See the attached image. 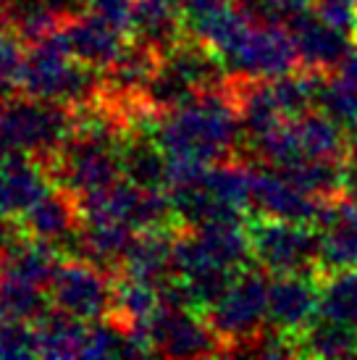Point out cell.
<instances>
[{
  "label": "cell",
  "instance_id": "cell-1",
  "mask_svg": "<svg viewBox=\"0 0 357 360\" xmlns=\"http://www.w3.org/2000/svg\"><path fill=\"white\" fill-rule=\"evenodd\" d=\"M242 119L226 87L202 92L184 108L163 113L155 129L158 142L169 155H195L208 163L237 158Z\"/></svg>",
  "mask_w": 357,
  "mask_h": 360
},
{
  "label": "cell",
  "instance_id": "cell-2",
  "mask_svg": "<svg viewBox=\"0 0 357 360\" xmlns=\"http://www.w3.org/2000/svg\"><path fill=\"white\" fill-rule=\"evenodd\" d=\"M69 140L74 110L66 103L13 95L0 105V153H24L48 166Z\"/></svg>",
  "mask_w": 357,
  "mask_h": 360
},
{
  "label": "cell",
  "instance_id": "cell-3",
  "mask_svg": "<svg viewBox=\"0 0 357 360\" xmlns=\"http://www.w3.org/2000/svg\"><path fill=\"white\" fill-rule=\"evenodd\" d=\"M247 234L252 260L273 276L318 271L320 234H316V226L255 213L247 219Z\"/></svg>",
  "mask_w": 357,
  "mask_h": 360
},
{
  "label": "cell",
  "instance_id": "cell-4",
  "mask_svg": "<svg viewBox=\"0 0 357 360\" xmlns=\"http://www.w3.org/2000/svg\"><path fill=\"white\" fill-rule=\"evenodd\" d=\"M268 297H271V281L263 279L260 271L245 269L239 271L226 295L205 313L210 326L228 345V355H237L239 347L266 326Z\"/></svg>",
  "mask_w": 357,
  "mask_h": 360
},
{
  "label": "cell",
  "instance_id": "cell-5",
  "mask_svg": "<svg viewBox=\"0 0 357 360\" xmlns=\"http://www.w3.org/2000/svg\"><path fill=\"white\" fill-rule=\"evenodd\" d=\"M48 290L56 308L82 321H100L113 310V274L79 255H63Z\"/></svg>",
  "mask_w": 357,
  "mask_h": 360
},
{
  "label": "cell",
  "instance_id": "cell-6",
  "mask_svg": "<svg viewBox=\"0 0 357 360\" xmlns=\"http://www.w3.org/2000/svg\"><path fill=\"white\" fill-rule=\"evenodd\" d=\"M42 169L48 171L53 184H60V187H69L77 195H84V192L108 187V184L124 176V171H121V145L74 137Z\"/></svg>",
  "mask_w": 357,
  "mask_h": 360
},
{
  "label": "cell",
  "instance_id": "cell-7",
  "mask_svg": "<svg viewBox=\"0 0 357 360\" xmlns=\"http://www.w3.org/2000/svg\"><path fill=\"white\" fill-rule=\"evenodd\" d=\"M150 337L155 355L163 358H216L228 355V345L221 340V334L205 313L189 308H174L160 305L155 319L150 321Z\"/></svg>",
  "mask_w": 357,
  "mask_h": 360
},
{
  "label": "cell",
  "instance_id": "cell-8",
  "mask_svg": "<svg viewBox=\"0 0 357 360\" xmlns=\"http://www.w3.org/2000/svg\"><path fill=\"white\" fill-rule=\"evenodd\" d=\"M226 69L252 79H278L302 69L294 34L281 24H252L242 45L226 58Z\"/></svg>",
  "mask_w": 357,
  "mask_h": 360
},
{
  "label": "cell",
  "instance_id": "cell-9",
  "mask_svg": "<svg viewBox=\"0 0 357 360\" xmlns=\"http://www.w3.org/2000/svg\"><path fill=\"white\" fill-rule=\"evenodd\" d=\"M328 205H331V200H323V198H316L310 192L299 190L294 181H289L273 166L255 171L252 208L260 210L263 216L294 221V224H308V226L320 229V224L326 221Z\"/></svg>",
  "mask_w": 357,
  "mask_h": 360
},
{
  "label": "cell",
  "instance_id": "cell-10",
  "mask_svg": "<svg viewBox=\"0 0 357 360\" xmlns=\"http://www.w3.org/2000/svg\"><path fill=\"white\" fill-rule=\"evenodd\" d=\"M320 316V274H278L271 281L268 297V323L287 331L297 340Z\"/></svg>",
  "mask_w": 357,
  "mask_h": 360
},
{
  "label": "cell",
  "instance_id": "cell-11",
  "mask_svg": "<svg viewBox=\"0 0 357 360\" xmlns=\"http://www.w3.org/2000/svg\"><path fill=\"white\" fill-rule=\"evenodd\" d=\"M19 224L24 234L37 237V240H48L53 245L77 242L82 226H84L79 195L71 192L69 187L53 184L27 213H21Z\"/></svg>",
  "mask_w": 357,
  "mask_h": 360
},
{
  "label": "cell",
  "instance_id": "cell-12",
  "mask_svg": "<svg viewBox=\"0 0 357 360\" xmlns=\"http://www.w3.org/2000/svg\"><path fill=\"white\" fill-rule=\"evenodd\" d=\"M66 40H69L71 56L87 66L95 69H108L110 63H116L119 56L126 51L129 37L119 32L113 24L98 16V13H82L77 19H71L63 24Z\"/></svg>",
  "mask_w": 357,
  "mask_h": 360
},
{
  "label": "cell",
  "instance_id": "cell-13",
  "mask_svg": "<svg viewBox=\"0 0 357 360\" xmlns=\"http://www.w3.org/2000/svg\"><path fill=\"white\" fill-rule=\"evenodd\" d=\"M53 187L40 163L24 153H3L0 160V213L19 221Z\"/></svg>",
  "mask_w": 357,
  "mask_h": 360
},
{
  "label": "cell",
  "instance_id": "cell-14",
  "mask_svg": "<svg viewBox=\"0 0 357 360\" xmlns=\"http://www.w3.org/2000/svg\"><path fill=\"white\" fill-rule=\"evenodd\" d=\"M289 30H292L294 42H297L302 69L331 74V71H337L342 66V60L347 58L349 51H352L347 32L328 27L326 21L318 19L316 11H310L308 16L289 24Z\"/></svg>",
  "mask_w": 357,
  "mask_h": 360
},
{
  "label": "cell",
  "instance_id": "cell-15",
  "mask_svg": "<svg viewBox=\"0 0 357 360\" xmlns=\"http://www.w3.org/2000/svg\"><path fill=\"white\" fill-rule=\"evenodd\" d=\"M63 252L58 245L48 240H37L21 231L16 240L0 250V276L30 281L34 287L48 290Z\"/></svg>",
  "mask_w": 357,
  "mask_h": 360
},
{
  "label": "cell",
  "instance_id": "cell-16",
  "mask_svg": "<svg viewBox=\"0 0 357 360\" xmlns=\"http://www.w3.org/2000/svg\"><path fill=\"white\" fill-rule=\"evenodd\" d=\"M137 234L139 231H134L124 221L84 219V226L77 240V250H79V258L98 263L100 269H105L108 274H119Z\"/></svg>",
  "mask_w": 357,
  "mask_h": 360
},
{
  "label": "cell",
  "instance_id": "cell-17",
  "mask_svg": "<svg viewBox=\"0 0 357 360\" xmlns=\"http://www.w3.org/2000/svg\"><path fill=\"white\" fill-rule=\"evenodd\" d=\"M187 24H189V34H192V37H197L200 42H205L208 48H213L221 58L226 60L228 56L242 45V40L247 37L249 27H252L255 21H249L247 16L234 6V0H228L223 6H216V8L200 11V13L187 16Z\"/></svg>",
  "mask_w": 357,
  "mask_h": 360
},
{
  "label": "cell",
  "instance_id": "cell-18",
  "mask_svg": "<svg viewBox=\"0 0 357 360\" xmlns=\"http://www.w3.org/2000/svg\"><path fill=\"white\" fill-rule=\"evenodd\" d=\"M297 137L299 158L313 160H349L352 134L342 121L331 119L323 110H310L292 121Z\"/></svg>",
  "mask_w": 357,
  "mask_h": 360
},
{
  "label": "cell",
  "instance_id": "cell-19",
  "mask_svg": "<svg viewBox=\"0 0 357 360\" xmlns=\"http://www.w3.org/2000/svg\"><path fill=\"white\" fill-rule=\"evenodd\" d=\"M178 229L181 226L139 231L119 274L152 281V284H160L163 279H169L174 274L171 260H174V240H176Z\"/></svg>",
  "mask_w": 357,
  "mask_h": 360
},
{
  "label": "cell",
  "instance_id": "cell-20",
  "mask_svg": "<svg viewBox=\"0 0 357 360\" xmlns=\"http://www.w3.org/2000/svg\"><path fill=\"white\" fill-rule=\"evenodd\" d=\"M195 234L219 266H226V269L234 271L249 269L252 248H249L247 219L205 221V224L195 226Z\"/></svg>",
  "mask_w": 357,
  "mask_h": 360
},
{
  "label": "cell",
  "instance_id": "cell-21",
  "mask_svg": "<svg viewBox=\"0 0 357 360\" xmlns=\"http://www.w3.org/2000/svg\"><path fill=\"white\" fill-rule=\"evenodd\" d=\"M124 179L148 190H169V153L150 134H131L121 142Z\"/></svg>",
  "mask_w": 357,
  "mask_h": 360
},
{
  "label": "cell",
  "instance_id": "cell-22",
  "mask_svg": "<svg viewBox=\"0 0 357 360\" xmlns=\"http://www.w3.org/2000/svg\"><path fill=\"white\" fill-rule=\"evenodd\" d=\"M37 345H40V358H82L89 340L87 321L71 316L66 310L53 308L42 316L37 323Z\"/></svg>",
  "mask_w": 357,
  "mask_h": 360
},
{
  "label": "cell",
  "instance_id": "cell-23",
  "mask_svg": "<svg viewBox=\"0 0 357 360\" xmlns=\"http://www.w3.org/2000/svg\"><path fill=\"white\" fill-rule=\"evenodd\" d=\"M158 284L145 279H134L126 274H113V310L108 316L124 321L126 326H150V321L155 319L160 310Z\"/></svg>",
  "mask_w": 357,
  "mask_h": 360
},
{
  "label": "cell",
  "instance_id": "cell-24",
  "mask_svg": "<svg viewBox=\"0 0 357 360\" xmlns=\"http://www.w3.org/2000/svg\"><path fill=\"white\" fill-rule=\"evenodd\" d=\"M252 179H255V171L249 169L247 160L228 158L213 163L200 184L216 202L245 213L252 205Z\"/></svg>",
  "mask_w": 357,
  "mask_h": 360
},
{
  "label": "cell",
  "instance_id": "cell-25",
  "mask_svg": "<svg viewBox=\"0 0 357 360\" xmlns=\"http://www.w3.org/2000/svg\"><path fill=\"white\" fill-rule=\"evenodd\" d=\"M297 352L299 358H355L357 329L320 319L297 337Z\"/></svg>",
  "mask_w": 357,
  "mask_h": 360
},
{
  "label": "cell",
  "instance_id": "cell-26",
  "mask_svg": "<svg viewBox=\"0 0 357 360\" xmlns=\"http://www.w3.org/2000/svg\"><path fill=\"white\" fill-rule=\"evenodd\" d=\"M320 319L357 329V269L320 274Z\"/></svg>",
  "mask_w": 357,
  "mask_h": 360
},
{
  "label": "cell",
  "instance_id": "cell-27",
  "mask_svg": "<svg viewBox=\"0 0 357 360\" xmlns=\"http://www.w3.org/2000/svg\"><path fill=\"white\" fill-rule=\"evenodd\" d=\"M0 305H3V316L8 319L37 323L53 308V300L42 295V287L11 279V276H0Z\"/></svg>",
  "mask_w": 357,
  "mask_h": 360
},
{
  "label": "cell",
  "instance_id": "cell-28",
  "mask_svg": "<svg viewBox=\"0 0 357 360\" xmlns=\"http://www.w3.org/2000/svg\"><path fill=\"white\" fill-rule=\"evenodd\" d=\"M318 105L331 119L342 121L347 129H357V79L342 71H337V77L328 74L320 87Z\"/></svg>",
  "mask_w": 357,
  "mask_h": 360
},
{
  "label": "cell",
  "instance_id": "cell-29",
  "mask_svg": "<svg viewBox=\"0 0 357 360\" xmlns=\"http://www.w3.org/2000/svg\"><path fill=\"white\" fill-rule=\"evenodd\" d=\"M0 358H40L37 329L30 321H0Z\"/></svg>",
  "mask_w": 357,
  "mask_h": 360
},
{
  "label": "cell",
  "instance_id": "cell-30",
  "mask_svg": "<svg viewBox=\"0 0 357 360\" xmlns=\"http://www.w3.org/2000/svg\"><path fill=\"white\" fill-rule=\"evenodd\" d=\"M27 53H30V42L21 37L13 27H0V77L8 82L13 90L19 92L21 71L27 63Z\"/></svg>",
  "mask_w": 357,
  "mask_h": 360
},
{
  "label": "cell",
  "instance_id": "cell-31",
  "mask_svg": "<svg viewBox=\"0 0 357 360\" xmlns=\"http://www.w3.org/2000/svg\"><path fill=\"white\" fill-rule=\"evenodd\" d=\"M316 16L352 37L357 27V0H316Z\"/></svg>",
  "mask_w": 357,
  "mask_h": 360
},
{
  "label": "cell",
  "instance_id": "cell-32",
  "mask_svg": "<svg viewBox=\"0 0 357 360\" xmlns=\"http://www.w3.org/2000/svg\"><path fill=\"white\" fill-rule=\"evenodd\" d=\"M87 11L98 13L113 24L119 32L131 37V24H134V0H87Z\"/></svg>",
  "mask_w": 357,
  "mask_h": 360
},
{
  "label": "cell",
  "instance_id": "cell-33",
  "mask_svg": "<svg viewBox=\"0 0 357 360\" xmlns=\"http://www.w3.org/2000/svg\"><path fill=\"white\" fill-rule=\"evenodd\" d=\"M228 0H181V6L187 11V16L192 13H200V11H208V8H216V6H223Z\"/></svg>",
  "mask_w": 357,
  "mask_h": 360
},
{
  "label": "cell",
  "instance_id": "cell-34",
  "mask_svg": "<svg viewBox=\"0 0 357 360\" xmlns=\"http://www.w3.org/2000/svg\"><path fill=\"white\" fill-rule=\"evenodd\" d=\"M337 71H342V74H347V77L357 79V51H349V56L342 60V66H339Z\"/></svg>",
  "mask_w": 357,
  "mask_h": 360
},
{
  "label": "cell",
  "instance_id": "cell-35",
  "mask_svg": "<svg viewBox=\"0 0 357 360\" xmlns=\"http://www.w3.org/2000/svg\"><path fill=\"white\" fill-rule=\"evenodd\" d=\"M352 40H355V45H357V27H355V32H352Z\"/></svg>",
  "mask_w": 357,
  "mask_h": 360
},
{
  "label": "cell",
  "instance_id": "cell-36",
  "mask_svg": "<svg viewBox=\"0 0 357 360\" xmlns=\"http://www.w3.org/2000/svg\"><path fill=\"white\" fill-rule=\"evenodd\" d=\"M0 319H3V305H0Z\"/></svg>",
  "mask_w": 357,
  "mask_h": 360
}]
</instances>
